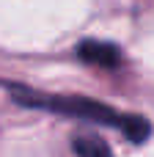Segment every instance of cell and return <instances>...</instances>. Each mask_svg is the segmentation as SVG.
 Instances as JSON below:
<instances>
[{
  "label": "cell",
  "mask_w": 154,
  "mask_h": 157,
  "mask_svg": "<svg viewBox=\"0 0 154 157\" xmlns=\"http://www.w3.org/2000/svg\"><path fill=\"white\" fill-rule=\"evenodd\" d=\"M11 99L17 105L25 108H36V110H50L58 116H72V119H85L94 124H105V127H116L118 132L127 135V141L132 144H143L152 135V124L143 116H130V113H118L110 105H102L96 99L88 97H55V94H39L28 86H17V83H6Z\"/></svg>",
  "instance_id": "1"
},
{
  "label": "cell",
  "mask_w": 154,
  "mask_h": 157,
  "mask_svg": "<svg viewBox=\"0 0 154 157\" xmlns=\"http://www.w3.org/2000/svg\"><path fill=\"white\" fill-rule=\"evenodd\" d=\"M77 58L102 69H116L121 63V50L110 41H99V39H85L77 44Z\"/></svg>",
  "instance_id": "2"
},
{
  "label": "cell",
  "mask_w": 154,
  "mask_h": 157,
  "mask_svg": "<svg viewBox=\"0 0 154 157\" xmlns=\"http://www.w3.org/2000/svg\"><path fill=\"white\" fill-rule=\"evenodd\" d=\"M72 149H74L77 157H113L110 146L99 135H74Z\"/></svg>",
  "instance_id": "3"
}]
</instances>
